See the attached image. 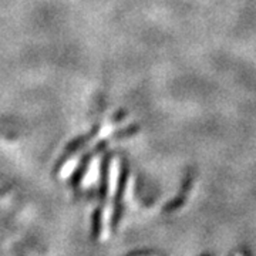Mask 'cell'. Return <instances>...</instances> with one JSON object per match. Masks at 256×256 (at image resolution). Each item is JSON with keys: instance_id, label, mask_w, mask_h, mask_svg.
<instances>
[]
</instances>
